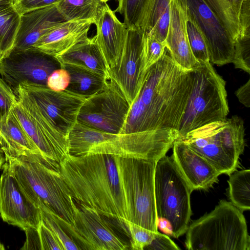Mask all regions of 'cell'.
I'll list each match as a JSON object with an SVG mask.
<instances>
[{
	"mask_svg": "<svg viewBox=\"0 0 250 250\" xmlns=\"http://www.w3.org/2000/svg\"><path fill=\"white\" fill-rule=\"evenodd\" d=\"M192 81V70L180 67L166 48L145 72L120 134L145 133L167 153L178 138Z\"/></svg>",
	"mask_w": 250,
	"mask_h": 250,
	"instance_id": "cell-1",
	"label": "cell"
},
{
	"mask_svg": "<svg viewBox=\"0 0 250 250\" xmlns=\"http://www.w3.org/2000/svg\"><path fill=\"white\" fill-rule=\"evenodd\" d=\"M60 171L72 197L79 204L121 223L128 220L114 156L69 154L59 163Z\"/></svg>",
	"mask_w": 250,
	"mask_h": 250,
	"instance_id": "cell-2",
	"label": "cell"
},
{
	"mask_svg": "<svg viewBox=\"0 0 250 250\" xmlns=\"http://www.w3.org/2000/svg\"><path fill=\"white\" fill-rule=\"evenodd\" d=\"M4 165L27 198L36 206L45 205L72 226L78 207L60 171L59 164L41 155L5 157Z\"/></svg>",
	"mask_w": 250,
	"mask_h": 250,
	"instance_id": "cell-3",
	"label": "cell"
},
{
	"mask_svg": "<svg viewBox=\"0 0 250 250\" xmlns=\"http://www.w3.org/2000/svg\"><path fill=\"white\" fill-rule=\"evenodd\" d=\"M188 250H250V237L243 212L221 200L214 209L189 225Z\"/></svg>",
	"mask_w": 250,
	"mask_h": 250,
	"instance_id": "cell-4",
	"label": "cell"
},
{
	"mask_svg": "<svg viewBox=\"0 0 250 250\" xmlns=\"http://www.w3.org/2000/svg\"><path fill=\"white\" fill-rule=\"evenodd\" d=\"M244 137V122L234 115L196 128L176 140L205 158L220 174L230 175L238 167L245 147Z\"/></svg>",
	"mask_w": 250,
	"mask_h": 250,
	"instance_id": "cell-5",
	"label": "cell"
},
{
	"mask_svg": "<svg viewBox=\"0 0 250 250\" xmlns=\"http://www.w3.org/2000/svg\"><path fill=\"white\" fill-rule=\"evenodd\" d=\"M128 221L158 231L154 177L156 162L114 156Z\"/></svg>",
	"mask_w": 250,
	"mask_h": 250,
	"instance_id": "cell-6",
	"label": "cell"
},
{
	"mask_svg": "<svg viewBox=\"0 0 250 250\" xmlns=\"http://www.w3.org/2000/svg\"><path fill=\"white\" fill-rule=\"evenodd\" d=\"M68 139L69 154L74 156L101 153L157 162L167 153L145 133L107 132L78 121Z\"/></svg>",
	"mask_w": 250,
	"mask_h": 250,
	"instance_id": "cell-7",
	"label": "cell"
},
{
	"mask_svg": "<svg viewBox=\"0 0 250 250\" xmlns=\"http://www.w3.org/2000/svg\"><path fill=\"white\" fill-rule=\"evenodd\" d=\"M192 72V88L177 139L208 124L226 120L229 112L226 82L211 63L200 62Z\"/></svg>",
	"mask_w": 250,
	"mask_h": 250,
	"instance_id": "cell-8",
	"label": "cell"
},
{
	"mask_svg": "<svg viewBox=\"0 0 250 250\" xmlns=\"http://www.w3.org/2000/svg\"><path fill=\"white\" fill-rule=\"evenodd\" d=\"M154 185L157 217L164 218L170 223L173 237L178 238L186 233L189 226L192 191L172 156L165 155L157 162Z\"/></svg>",
	"mask_w": 250,
	"mask_h": 250,
	"instance_id": "cell-9",
	"label": "cell"
},
{
	"mask_svg": "<svg viewBox=\"0 0 250 250\" xmlns=\"http://www.w3.org/2000/svg\"><path fill=\"white\" fill-rule=\"evenodd\" d=\"M11 112L45 159L59 164L69 154L68 137L44 116L34 101L19 85Z\"/></svg>",
	"mask_w": 250,
	"mask_h": 250,
	"instance_id": "cell-10",
	"label": "cell"
},
{
	"mask_svg": "<svg viewBox=\"0 0 250 250\" xmlns=\"http://www.w3.org/2000/svg\"><path fill=\"white\" fill-rule=\"evenodd\" d=\"M129 108L118 86L109 79L101 91L86 98L80 109L77 121L98 130L120 133Z\"/></svg>",
	"mask_w": 250,
	"mask_h": 250,
	"instance_id": "cell-11",
	"label": "cell"
},
{
	"mask_svg": "<svg viewBox=\"0 0 250 250\" xmlns=\"http://www.w3.org/2000/svg\"><path fill=\"white\" fill-rule=\"evenodd\" d=\"M72 226L57 215L68 235L84 250H125L128 246L114 232L96 209L80 203Z\"/></svg>",
	"mask_w": 250,
	"mask_h": 250,
	"instance_id": "cell-12",
	"label": "cell"
},
{
	"mask_svg": "<svg viewBox=\"0 0 250 250\" xmlns=\"http://www.w3.org/2000/svg\"><path fill=\"white\" fill-rule=\"evenodd\" d=\"M32 98L44 116L68 137L78 121L86 97L67 90H53L47 85L23 83L19 84Z\"/></svg>",
	"mask_w": 250,
	"mask_h": 250,
	"instance_id": "cell-13",
	"label": "cell"
},
{
	"mask_svg": "<svg viewBox=\"0 0 250 250\" xmlns=\"http://www.w3.org/2000/svg\"><path fill=\"white\" fill-rule=\"evenodd\" d=\"M61 68L54 57L35 48L11 51L0 61V75L13 91L23 83L46 85L48 78Z\"/></svg>",
	"mask_w": 250,
	"mask_h": 250,
	"instance_id": "cell-14",
	"label": "cell"
},
{
	"mask_svg": "<svg viewBox=\"0 0 250 250\" xmlns=\"http://www.w3.org/2000/svg\"><path fill=\"white\" fill-rule=\"evenodd\" d=\"M202 33L209 62L221 66L232 62L235 42L203 0H178Z\"/></svg>",
	"mask_w": 250,
	"mask_h": 250,
	"instance_id": "cell-15",
	"label": "cell"
},
{
	"mask_svg": "<svg viewBox=\"0 0 250 250\" xmlns=\"http://www.w3.org/2000/svg\"><path fill=\"white\" fill-rule=\"evenodd\" d=\"M0 177V216L9 225L23 231L38 229L42 221L40 208L25 195L18 182L4 165Z\"/></svg>",
	"mask_w": 250,
	"mask_h": 250,
	"instance_id": "cell-16",
	"label": "cell"
},
{
	"mask_svg": "<svg viewBox=\"0 0 250 250\" xmlns=\"http://www.w3.org/2000/svg\"><path fill=\"white\" fill-rule=\"evenodd\" d=\"M142 36L140 30L128 29L119 62L108 70L109 79L117 84L130 106L139 92L145 73L142 69Z\"/></svg>",
	"mask_w": 250,
	"mask_h": 250,
	"instance_id": "cell-17",
	"label": "cell"
},
{
	"mask_svg": "<svg viewBox=\"0 0 250 250\" xmlns=\"http://www.w3.org/2000/svg\"><path fill=\"white\" fill-rule=\"evenodd\" d=\"M94 24L96 26L95 41L108 70L119 62L125 44L128 28L106 3L100 8Z\"/></svg>",
	"mask_w": 250,
	"mask_h": 250,
	"instance_id": "cell-18",
	"label": "cell"
},
{
	"mask_svg": "<svg viewBox=\"0 0 250 250\" xmlns=\"http://www.w3.org/2000/svg\"><path fill=\"white\" fill-rule=\"evenodd\" d=\"M172 148L173 160L192 191L206 190L218 181L220 173L184 142L176 140Z\"/></svg>",
	"mask_w": 250,
	"mask_h": 250,
	"instance_id": "cell-19",
	"label": "cell"
},
{
	"mask_svg": "<svg viewBox=\"0 0 250 250\" xmlns=\"http://www.w3.org/2000/svg\"><path fill=\"white\" fill-rule=\"evenodd\" d=\"M93 24L90 20L63 21L40 37L33 48L55 57L89 38L88 34Z\"/></svg>",
	"mask_w": 250,
	"mask_h": 250,
	"instance_id": "cell-20",
	"label": "cell"
},
{
	"mask_svg": "<svg viewBox=\"0 0 250 250\" xmlns=\"http://www.w3.org/2000/svg\"><path fill=\"white\" fill-rule=\"evenodd\" d=\"M170 7L169 23L165 41L166 47L180 67L192 70L200 62L193 56L188 42L186 11L178 0H171Z\"/></svg>",
	"mask_w": 250,
	"mask_h": 250,
	"instance_id": "cell-21",
	"label": "cell"
},
{
	"mask_svg": "<svg viewBox=\"0 0 250 250\" xmlns=\"http://www.w3.org/2000/svg\"><path fill=\"white\" fill-rule=\"evenodd\" d=\"M63 21L64 20L59 13L56 4L21 15L11 51L33 49L40 37L52 27Z\"/></svg>",
	"mask_w": 250,
	"mask_h": 250,
	"instance_id": "cell-22",
	"label": "cell"
},
{
	"mask_svg": "<svg viewBox=\"0 0 250 250\" xmlns=\"http://www.w3.org/2000/svg\"><path fill=\"white\" fill-rule=\"evenodd\" d=\"M236 42L250 38V0H203Z\"/></svg>",
	"mask_w": 250,
	"mask_h": 250,
	"instance_id": "cell-23",
	"label": "cell"
},
{
	"mask_svg": "<svg viewBox=\"0 0 250 250\" xmlns=\"http://www.w3.org/2000/svg\"><path fill=\"white\" fill-rule=\"evenodd\" d=\"M55 57L61 66L72 65L81 67L109 79L107 67L94 36L76 44Z\"/></svg>",
	"mask_w": 250,
	"mask_h": 250,
	"instance_id": "cell-24",
	"label": "cell"
},
{
	"mask_svg": "<svg viewBox=\"0 0 250 250\" xmlns=\"http://www.w3.org/2000/svg\"><path fill=\"white\" fill-rule=\"evenodd\" d=\"M0 146L5 157L41 155L11 111L7 120L0 123Z\"/></svg>",
	"mask_w": 250,
	"mask_h": 250,
	"instance_id": "cell-25",
	"label": "cell"
},
{
	"mask_svg": "<svg viewBox=\"0 0 250 250\" xmlns=\"http://www.w3.org/2000/svg\"><path fill=\"white\" fill-rule=\"evenodd\" d=\"M171 0H149L140 31L165 42L170 20Z\"/></svg>",
	"mask_w": 250,
	"mask_h": 250,
	"instance_id": "cell-26",
	"label": "cell"
},
{
	"mask_svg": "<svg viewBox=\"0 0 250 250\" xmlns=\"http://www.w3.org/2000/svg\"><path fill=\"white\" fill-rule=\"evenodd\" d=\"M70 76L69 84L66 90L88 97L101 91L106 85V77L85 68L72 65L61 66Z\"/></svg>",
	"mask_w": 250,
	"mask_h": 250,
	"instance_id": "cell-27",
	"label": "cell"
},
{
	"mask_svg": "<svg viewBox=\"0 0 250 250\" xmlns=\"http://www.w3.org/2000/svg\"><path fill=\"white\" fill-rule=\"evenodd\" d=\"M20 17L14 4L0 5V54L2 58L13 48Z\"/></svg>",
	"mask_w": 250,
	"mask_h": 250,
	"instance_id": "cell-28",
	"label": "cell"
},
{
	"mask_svg": "<svg viewBox=\"0 0 250 250\" xmlns=\"http://www.w3.org/2000/svg\"><path fill=\"white\" fill-rule=\"evenodd\" d=\"M103 3L99 0H61L56 6L64 21L90 20L94 23Z\"/></svg>",
	"mask_w": 250,
	"mask_h": 250,
	"instance_id": "cell-29",
	"label": "cell"
},
{
	"mask_svg": "<svg viewBox=\"0 0 250 250\" xmlns=\"http://www.w3.org/2000/svg\"><path fill=\"white\" fill-rule=\"evenodd\" d=\"M229 176L228 196L230 202L242 211L250 208V170L235 171Z\"/></svg>",
	"mask_w": 250,
	"mask_h": 250,
	"instance_id": "cell-30",
	"label": "cell"
},
{
	"mask_svg": "<svg viewBox=\"0 0 250 250\" xmlns=\"http://www.w3.org/2000/svg\"><path fill=\"white\" fill-rule=\"evenodd\" d=\"M114 10L124 17V23L128 29L140 30L144 12L149 0H118Z\"/></svg>",
	"mask_w": 250,
	"mask_h": 250,
	"instance_id": "cell-31",
	"label": "cell"
},
{
	"mask_svg": "<svg viewBox=\"0 0 250 250\" xmlns=\"http://www.w3.org/2000/svg\"><path fill=\"white\" fill-rule=\"evenodd\" d=\"M39 208L42 221L56 235L62 245L64 250H80V247L68 235L60 224L57 214L43 204H40Z\"/></svg>",
	"mask_w": 250,
	"mask_h": 250,
	"instance_id": "cell-32",
	"label": "cell"
},
{
	"mask_svg": "<svg viewBox=\"0 0 250 250\" xmlns=\"http://www.w3.org/2000/svg\"><path fill=\"white\" fill-rule=\"evenodd\" d=\"M186 15L187 35L193 56L199 62H209L207 46L202 33L194 21Z\"/></svg>",
	"mask_w": 250,
	"mask_h": 250,
	"instance_id": "cell-33",
	"label": "cell"
},
{
	"mask_svg": "<svg viewBox=\"0 0 250 250\" xmlns=\"http://www.w3.org/2000/svg\"><path fill=\"white\" fill-rule=\"evenodd\" d=\"M166 44L153 36L143 33L142 41V69L144 73L163 56Z\"/></svg>",
	"mask_w": 250,
	"mask_h": 250,
	"instance_id": "cell-34",
	"label": "cell"
},
{
	"mask_svg": "<svg viewBox=\"0 0 250 250\" xmlns=\"http://www.w3.org/2000/svg\"><path fill=\"white\" fill-rule=\"evenodd\" d=\"M124 224L127 228L131 236V248L132 250H145L154 238L156 233L148 229L128 220L125 221Z\"/></svg>",
	"mask_w": 250,
	"mask_h": 250,
	"instance_id": "cell-35",
	"label": "cell"
},
{
	"mask_svg": "<svg viewBox=\"0 0 250 250\" xmlns=\"http://www.w3.org/2000/svg\"><path fill=\"white\" fill-rule=\"evenodd\" d=\"M235 67L250 74V38H246L235 43V49L232 61Z\"/></svg>",
	"mask_w": 250,
	"mask_h": 250,
	"instance_id": "cell-36",
	"label": "cell"
},
{
	"mask_svg": "<svg viewBox=\"0 0 250 250\" xmlns=\"http://www.w3.org/2000/svg\"><path fill=\"white\" fill-rule=\"evenodd\" d=\"M16 101L12 89L0 77V123L7 120Z\"/></svg>",
	"mask_w": 250,
	"mask_h": 250,
	"instance_id": "cell-37",
	"label": "cell"
},
{
	"mask_svg": "<svg viewBox=\"0 0 250 250\" xmlns=\"http://www.w3.org/2000/svg\"><path fill=\"white\" fill-rule=\"evenodd\" d=\"M41 250H64L54 233L41 221L38 229Z\"/></svg>",
	"mask_w": 250,
	"mask_h": 250,
	"instance_id": "cell-38",
	"label": "cell"
},
{
	"mask_svg": "<svg viewBox=\"0 0 250 250\" xmlns=\"http://www.w3.org/2000/svg\"><path fill=\"white\" fill-rule=\"evenodd\" d=\"M70 82L69 73L64 68L61 67L54 70L49 76L46 85L50 89L61 91L67 88Z\"/></svg>",
	"mask_w": 250,
	"mask_h": 250,
	"instance_id": "cell-39",
	"label": "cell"
},
{
	"mask_svg": "<svg viewBox=\"0 0 250 250\" xmlns=\"http://www.w3.org/2000/svg\"><path fill=\"white\" fill-rule=\"evenodd\" d=\"M61 0H15L14 6L21 15L34 10L56 4Z\"/></svg>",
	"mask_w": 250,
	"mask_h": 250,
	"instance_id": "cell-40",
	"label": "cell"
},
{
	"mask_svg": "<svg viewBox=\"0 0 250 250\" xmlns=\"http://www.w3.org/2000/svg\"><path fill=\"white\" fill-rule=\"evenodd\" d=\"M145 250H179L180 248L168 236L158 231L151 244Z\"/></svg>",
	"mask_w": 250,
	"mask_h": 250,
	"instance_id": "cell-41",
	"label": "cell"
},
{
	"mask_svg": "<svg viewBox=\"0 0 250 250\" xmlns=\"http://www.w3.org/2000/svg\"><path fill=\"white\" fill-rule=\"evenodd\" d=\"M26 240L21 250H41V245L37 229L29 228L24 230Z\"/></svg>",
	"mask_w": 250,
	"mask_h": 250,
	"instance_id": "cell-42",
	"label": "cell"
},
{
	"mask_svg": "<svg viewBox=\"0 0 250 250\" xmlns=\"http://www.w3.org/2000/svg\"><path fill=\"white\" fill-rule=\"evenodd\" d=\"M235 95L241 104L247 107H250V80L235 91Z\"/></svg>",
	"mask_w": 250,
	"mask_h": 250,
	"instance_id": "cell-43",
	"label": "cell"
},
{
	"mask_svg": "<svg viewBox=\"0 0 250 250\" xmlns=\"http://www.w3.org/2000/svg\"><path fill=\"white\" fill-rule=\"evenodd\" d=\"M157 228L165 234L173 237L172 225L166 219L162 217H158Z\"/></svg>",
	"mask_w": 250,
	"mask_h": 250,
	"instance_id": "cell-44",
	"label": "cell"
},
{
	"mask_svg": "<svg viewBox=\"0 0 250 250\" xmlns=\"http://www.w3.org/2000/svg\"><path fill=\"white\" fill-rule=\"evenodd\" d=\"M6 162V158L3 150L0 146V169H2Z\"/></svg>",
	"mask_w": 250,
	"mask_h": 250,
	"instance_id": "cell-45",
	"label": "cell"
},
{
	"mask_svg": "<svg viewBox=\"0 0 250 250\" xmlns=\"http://www.w3.org/2000/svg\"><path fill=\"white\" fill-rule=\"evenodd\" d=\"M15 0H0V5L14 4Z\"/></svg>",
	"mask_w": 250,
	"mask_h": 250,
	"instance_id": "cell-46",
	"label": "cell"
},
{
	"mask_svg": "<svg viewBox=\"0 0 250 250\" xmlns=\"http://www.w3.org/2000/svg\"><path fill=\"white\" fill-rule=\"evenodd\" d=\"M0 250H5V248L3 244L0 243Z\"/></svg>",
	"mask_w": 250,
	"mask_h": 250,
	"instance_id": "cell-47",
	"label": "cell"
},
{
	"mask_svg": "<svg viewBox=\"0 0 250 250\" xmlns=\"http://www.w3.org/2000/svg\"><path fill=\"white\" fill-rule=\"evenodd\" d=\"M103 3H106L107 1L110 0H99Z\"/></svg>",
	"mask_w": 250,
	"mask_h": 250,
	"instance_id": "cell-48",
	"label": "cell"
},
{
	"mask_svg": "<svg viewBox=\"0 0 250 250\" xmlns=\"http://www.w3.org/2000/svg\"><path fill=\"white\" fill-rule=\"evenodd\" d=\"M1 59H2V57H1V55H0V60H1Z\"/></svg>",
	"mask_w": 250,
	"mask_h": 250,
	"instance_id": "cell-49",
	"label": "cell"
}]
</instances>
